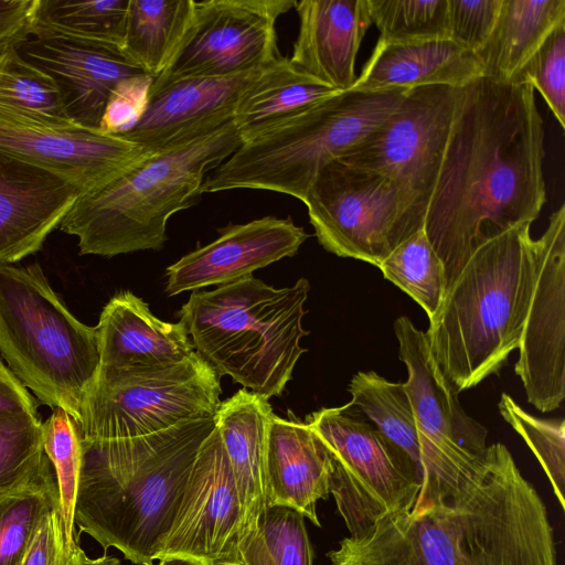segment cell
Segmentation results:
<instances>
[{"mask_svg": "<svg viewBox=\"0 0 565 565\" xmlns=\"http://www.w3.org/2000/svg\"><path fill=\"white\" fill-rule=\"evenodd\" d=\"M38 411H0V497L57 489Z\"/></svg>", "mask_w": 565, "mask_h": 565, "instance_id": "d6a6232c", "label": "cell"}, {"mask_svg": "<svg viewBox=\"0 0 565 565\" xmlns=\"http://www.w3.org/2000/svg\"><path fill=\"white\" fill-rule=\"evenodd\" d=\"M273 414L267 398L242 388L221 402L215 415L241 502V541L255 532L259 515L268 507L265 444Z\"/></svg>", "mask_w": 565, "mask_h": 565, "instance_id": "484cf974", "label": "cell"}, {"mask_svg": "<svg viewBox=\"0 0 565 565\" xmlns=\"http://www.w3.org/2000/svg\"><path fill=\"white\" fill-rule=\"evenodd\" d=\"M0 353L41 404L77 427L100 367L96 329L67 310L39 264L0 265Z\"/></svg>", "mask_w": 565, "mask_h": 565, "instance_id": "ba28073f", "label": "cell"}, {"mask_svg": "<svg viewBox=\"0 0 565 565\" xmlns=\"http://www.w3.org/2000/svg\"><path fill=\"white\" fill-rule=\"evenodd\" d=\"M0 150L65 179L81 195L103 188L148 152L99 129L43 127L4 119H0Z\"/></svg>", "mask_w": 565, "mask_h": 565, "instance_id": "e0dca14e", "label": "cell"}, {"mask_svg": "<svg viewBox=\"0 0 565 565\" xmlns=\"http://www.w3.org/2000/svg\"><path fill=\"white\" fill-rule=\"evenodd\" d=\"M331 455L305 423L271 415L265 444V477L268 505L299 511L320 526L317 502L328 499Z\"/></svg>", "mask_w": 565, "mask_h": 565, "instance_id": "cb8c5ba5", "label": "cell"}, {"mask_svg": "<svg viewBox=\"0 0 565 565\" xmlns=\"http://www.w3.org/2000/svg\"><path fill=\"white\" fill-rule=\"evenodd\" d=\"M367 7L385 42L449 39L448 0H367Z\"/></svg>", "mask_w": 565, "mask_h": 565, "instance_id": "d590c367", "label": "cell"}, {"mask_svg": "<svg viewBox=\"0 0 565 565\" xmlns=\"http://www.w3.org/2000/svg\"><path fill=\"white\" fill-rule=\"evenodd\" d=\"M482 76L477 53L450 39L409 43L379 39L351 89L409 90L427 85L460 88Z\"/></svg>", "mask_w": 565, "mask_h": 565, "instance_id": "d4e9b609", "label": "cell"}, {"mask_svg": "<svg viewBox=\"0 0 565 565\" xmlns=\"http://www.w3.org/2000/svg\"><path fill=\"white\" fill-rule=\"evenodd\" d=\"M338 93L281 55L244 93L233 124L244 141Z\"/></svg>", "mask_w": 565, "mask_h": 565, "instance_id": "83f0119b", "label": "cell"}, {"mask_svg": "<svg viewBox=\"0 0 565 565\" xmlns=\"http://www.w3.org/2000/svg\"><path fill=\"white\" fill-rule=\"evenodd\" d=\"M220 375L198 352L168 366H100L77 425L84 440L147 436L181 422L215 416Z\"/></svg>", "mask_w": 565, "mask_h": 565, "instance_id": "9c48e42d", "label": "cell"}, {"mask_svg": "<svg viewBox=\"0 0 565 565\" xmlns=\"http://www.w3.org/2000/svg\"><path fill=\"white\" fill-rule=\"evenodd\" d=\"M531 224L477 247L429 320L430 352L459 393L499 374L519 347L536 279Z\"/></svg>", "mask_w": 565, "mask_h": 565, "instance_id": "277c9868", "label": "cell"}, {"mask_svg": "<svg viewBox=\"0 0 565 565\" xmlns=\"http://www.w3.org/2000/svg\"><path fill=\"white\" fill-rule=\"evenodd\" d=\"M128 6L129 0H40L31 35L121 53Z\"/></svg>", "mask_w": 565, "mask_h": 565, "instance_id": "4dcf8cb0", "label": "cell"}, {"mask_svg": "<svg viewBox=\"0 0 565 565\" xmlns=\"http://www.w3.org/2000/svg\"><path fill=\"white\" fill-rule=\"evenodd\" d=\"M95 329L100 366L105 367L168 366L196 353L181 321L158 319L142 299L128 290L106 303Z\"/></svg>", "mask_w": 565, "mask_h": 565, "instance_id": "603a6c76", "label": "cell"}, {"mask_svg": "<svg viewBox=\"0 0 565 565\" xmlns=\"http://www.w3.org/2000/svg\"><path fill=\"white\" fill-rule=\"evenodd\" d=\"M502 0H448L449 39L478 52L489 39Z\"/></svg>", "mask_w": 565, "mask_h": 565, "instance_id": "b9f144b4", "label": "cell"}, {"mask_svg": "<svg viewBox=\"0 0 565 565\" xmlns=\"http://www.w3.org/2000/svg\"><path fill=\"white\" fill-rule=\"evenodd\" d=\"M43 446L56 476L60 514L68 542L76 539L74 512L78 475L82 461V443L78 429L62 408H54L42 424Z\"/></svg>", "mask_w": 565, "mask_h": 565, "instance_id": "8d00e7d4", "label": "cell"}, {"mask_svg": "<svg viewBox=\"0 0 565 565\" xmlns=\"http://www.w3.org/2000/svg\"><path fill=\"white\" fill-rule=\"evenodd\" d=\"M268 65L228 76L184 78L161 87L149 95L142 117L124 138L157 151L220 128L233 120L242 96Z\"/></svg>", "mask_w": 565, "mask_h": 565, "instance_id": "d6986e66", "label": "cell"}, {"mask_svg": "<svg viewBox=\"0 0 565 565\" xmlns=\"http://www.w3.org/2000/svg\"><path fill=\"white\" fill-rule=\"evenodd\" d=\"M153 78L139 73L120 81L108 97L99 130L124 138L142 117Z\"/></svg>", "mask_w": 565, "mask_h": 565, "instance_id": "60d3db41", "label": "cell"}, {"mask_svg": "<svg viewBox=\"0 0 565 565\" xmlns=\"http://www.w3.org/2000/svg\"><path fill=\"white\" fill-rule=\"evenodd\" d=\"M86 558L76 539L66 540L56 507L43 519L20 565H84Z\"/></svg>", "mask_w": 565, "mask_h": 565, "instance_id": "7bdbcfd3", "label": "cell"}, {"mask_svg": "<svg viewBox=\"0 0 565 565\" xmlns=\"http://www.w3.org/2000/svg\"><path fill=\"white\" fill-rule=\"evenodd\" d=\"M40 0H0V53L32 34Z\"/></svg>", "mask_w": 565, "mask_h": 565, "instance_id": "ee69618b", "label": "cell"}, {"mask_svg": "<svg viewBox=\"0 0 565 565\" xmlns=\"http://www.w3.org/2000/svg\"><path fill=\"white\" fill-rule=\"evenodd\" d=\"M215 416L188 419L141 437L84 440L74 522L105 551L153 565L178 512Z\"/></svg>", "mask_w": 565, "mask_h": 565, "instance_id": "3957f363", "label": "cell"}, {"mask_svg": "<svg viewBox=\"0 0 565 565\" xmlns=\"http://www.w3.org/2000/svg\"><path fill=\"white\" fill-rule=\"evenodd\" d=\"M510 83L537 89L565 128V23L550 33Z\"/></svg>", "mask_w": 565, "mask_h": 565, "instance_id": "ab89813d", "label": "cell"}, {"mask_svg": "<svg viewBox=\"0 0 565 565\" xmlns=\"http://www.w3.org/2000/svg\"><path fill=\"white\" fill-rule=\"evenodd\" d=\"M406 92L330 96L244 140L206 174L200 192L267 190L302 201L318 172L376 129Z\"/></svg>", "mask_w": 565, "mask_h": 565, "instance_id": "52a82bcc", "label": "cell"}, {"mask_svg": "<svg viewBox=\"0 0 565 565\" xmlns=\"http://www.w3.org/2000/svg\"><path fill=\"white\" fill-rule=\"evenodd\" d=\"M457 99L458 88L451 86L409 89L376 129L339 158L395 183L417 231L424 228Z\"/></svg>", "mask_w": 565, "mask_h": 565, "instance_id": "4fadbf2b", "label": "cell"}, {"mask_svg": "<svg viewBox=\"0 0 565 565\" xmlns=\"http://www.w3.org/2000/svg\"><path fill=\"white\" fill-rule=\"evenodd\" d=\"M242 511L220 431L202 443L159 558L181 556L202 565H243Z\"/></svg>", "mask_w": 565, "mask_h": 565, "instance_id": "2e32d148", "label": "cell"}, {"mask_svg": "<svg viewBox=\"0 0 565 565\" xmlns=\"http://www.w3.org/2000/svg\"><path fill=\"white\" fill-rule=\"evenodd\" d=\"M195 0H129L121 54L158 76L175 55L194 13Z\"/></svg>", "mask_w": 565, "mask_h": 565, "instance_id": "f1b7e54d", "label": "cell"}, {"mask_svg": "<svg viewBox=\"0 0 565 565\" xmlns=\"http://www.w3.org/2000/svg\"><path fill=\"white\" fill-rule=\"evenodd\" d=\"M349 392L350 404L397 448L420 487L423 445L404 383L390 382L374 371L358 372L351 379Z\"/></svg>", "mask_w": 565, "mask_h": 565, "instance_id": "f546056e", "label": "cell"}, {"mask_svg": "<svg viewBox=\"0 0 565 565\" xmlns=\"http://www.w3.org/2000/svg\"><path fill=\"white\" fill-rule=\"evenodd\" d=\"M306 424L331 455L330 493L350 536L414 509L420 487L409 465L354 406L321 408Z\"/></svg>", "mask_w": 565, "mask_h": 565, "instance_id": "8fae6325", "label": "cell"}, {"mask_svg": "<svg viewBox=\"0 0 565 565\" xmlns=\"http://www.w3.org/2000/svg\"><path fill=\"white\" fill-rule=\"evenodd\" d=\"M212 243L167 268L166 292L174 296L252 276L259 268L297 254L308 234L291 217L265 216L220 230Z\"/></svg>", "mask_w": 565, "mask_h": 565, "instance_id": "ac0fdd59", "label": "cell"}, {"mask_svg": "<svg viewBox=\"0 0 565 565\" xmlns=\"http://www.w3.org/2000/svg\"><path fill=\"white\" fill-rule=\"evenodd\" d=\"M536 243V279L519 342L515 373L527 401L546 413L565 397V205Z\"/></svg>", "mask_w": 565, "mask_h": 565, "instance_id": "9a60e30c", "label": "cell"}, {"mask_svg": "<svg viewBox=\"0 0 565 565\" xmlns=\"http://www.w3.org/2000/svg\"><path fill=\"white\" fill-rule=\"evenodd\" d=\"M292 0H204L194 2L190 28L150 93L191 77L228 76L266 66L281 56L276 23Z\"/></svg>", "mask_w": 565, "mask_h": 565, "instance_id": "5bb4252c", "label": "cell"}, {"mask_svg": "<svg viewBox=\"0 0 565 565\" xmlns=\"http://www.w3.org/2000/svg\"><path fill=\"white\" fill-rule=\"evenodd\" d=\"M327 556L333 565H557L544 502L501 443L452 495L386 515Z\"/></svg>", "mask_w": 565, "mask_h": 565, "instance_id": "7a4b0ae2", "label": "cell"}, {"mask_svg": "<svg viewBox=\"0 0 565 565\" xmlns=\"http://www.w3.org/2000/svg\"><path fill=\"white\" fill-rule=\"evenodd\" d=\"M309 281L276 289L253 276L195 290L178 316L196 352L221 375L267 399L282 393L306 351L299 341Z\"/></svg>", "mask_w": 565, "mask_h": 565, "instance_id": "8992f818", "label": "cell"}, {"mask_svg": "<svg viewBox=\"0 0 565 565\" xmlns=\"http://www.w3.org/2000/svg\"><path fill=\"white\" fill-rule=\"evenodd\" d=\"M243 142L233 120L148 151L103 188L79 195L58 228L78 238L81 255L113 257L163 247L167 223L201 195L206 174Z\"/></svg>", "mask_w": 565, "mask_h": 565, "instance_id": "5b68a950", "label": "cell"}, {"mask_svg": "<svg viewBox=\"0 0 565 565\" xmlns=\"http://www.w3.org/2000/svg\"><path fill=\"white\" fill-rule=\"evenodd\" d=\"M17 51L54 79L72 121L90 129H99L115 86L143 73L120 52L58 38L30 35Z\"/></svg>", "mask_w": 565, "mask_h": 565, "instance_id": "44dd1931", "label": "cell"}, {"mask_svg": "<svg viewBox=\"0 0 565 565\" xmlns=\"http://www.w3.org/2000/svg\"><path fill=\"white\" fill-rule=\"evenodd\" d=\"M394 332L423 445L417 510L452 495L481 468L487 429L461 407L459 392L436 364L426 333L406 316L396 319Z\"/></svg>", "mask_w": 565, "mask_h": 565, "instance_id": "30bf717a", "label": "cell"}, {"mask_svg": "<svg viewBox=\"0 0 565 565\" xmlns=\"http://www.w3.org/2000/svg\"><path fill=\"white\" fill-rule=\"evenodd\" d=\"M79 195L65 179L0 150V265L40 250Z\"/></svg>", "mask_w": 565, "mask_h": 565, "instance_id": "ffe728a7", "label": "cell"}, {"mask_svg": "<svg viewBox=\"0 0 565 565\" xmlns=\"http://www.w3.org/2000/svg\"><path fill=\"white\" fill-rule=\"evenodd\" d=\"M562 23L565 0H502L494 28L477 52L483 77L510 83Z\"/></svg>", "mask_w": 565, "mask_h": 565, "instance_id": "4316f807", "label": "cell"}, {"mask_svg": "<svg viewBox=\"0 0 565 565\" xmlns=\"http://www.w3.org/2000/svg\"><path fill=\"white\" fill-rule=\"evenodd\" d=\"M158 565H202L195 561L190 558L181 557V556H167L159 559Z\"/></svg>", "mask_w": 565, "mask_h": 565, "instance_id": "bcb514c9", "label": "cell"}, {"mask_svg": "<svg viewBox=\"0 0 565 565\" xmlns=\"http://www.w3.org/2000/svg\"><path fill=\"white\" fill-rule=\"evenodd\" d=\"M38 401L0 360V411H38Z\"/></svg>", "mask_w": 565, "mask_h": 565, "instance_id": "f6af8a7d", "label": "cell"}, {"mask_svg": "<svg viewBox=\"0 0 565 565\" xmlns=\"http://www.w3.org/2000/svg\"><path fill=\"white\" fill-rule=\"evenodd\" d=\"M544 127L527 85L487 77L458 88L424 231L446 290L482 243L533 223L546 202Z\"/></svg>", "mask_w": 565, "mask_h": 565, "instance_id": "6da1fadb", "label": "cell"}, {"mask_svg": "<svg viewBox=\"0 0 565 565\" xmlns=\"http://www.w3.org/2000/svg\"><path fill=\"white\" fill-rule=\"evenodd\" d=\"M503 419L524 439L546 473L553 491L565 509V422L539 418L503 393L499 402Z\"/></svg>", "mask_w": 565, "mask_h": 565, "instance_id": "74e56055", "label": "cell"}, {"mask_svg": "<svg viewBox=\"0 0 565 565\" xmlns=\"http://www.w3.org/2000/svg\"><path fill=\"white\" fill-rule=\"evenodd\" d=\"M377 267L385 279L425 310L429 320L436 316L446 292L445 268L424 228L397 245Z\"/></svg>", "mask_w": 565, "mask_h": 565, "instance_id": "e575fe53", "label": "cell"}, {"mask_svg": "<svg viewBox=\"0 0 565 565\" xmlns=\"http://www.w3.org/2000/svg\"><path fill=\"white\" fill-rule=\"evenodd\" d=\"M60 507L58 490L0 497V565H20L46 514Z\"/></svg>", "mask_w": 565, "mask_h": 565, "instance_id": "f35d334b", "label": "cell"}, {"mask_svg": "<svg viewBox=\"0 0 565 565\" xmlns=\"http://www.w3.org/2000/svg\"><path fill=\"white\" fill-rule=\"evenodd\" d=\"M302 202L326 250L376 267L418 232L395 183L339 159L318 172Z\"/></svg>", "mask_w": 565, "mask_h": 565, "instance_id": "7c38bea8", "label": "cell"}, {"mask_svg": "<svg viewBox=\"0 0 565 565\" xmlns=\"http://www.w3.org/2000/svg\"><path fill=\"white\" fill-rule=\"evenodd\" d=\"M294 8L299 30L290 62L333 89H351L356 55L372 24L367 0H301Z\"/></svg>", "mask_w": 565, "mask_h": 565, "instance_id": "7402d4cb", "label": "cell"}, {"mask_svg": "<svg viewBox=\"0 0 565 565\" xmlns=\"http://www.w3.org/2000/svg\"><path fill=\"white\" fill-rule=\"evenodd\" d=\"M0 119L23 125L78 126L67 116L54 79L11 46L0 53Z\"/></svg>", "mask_w": 565, "mask_h": 565, "instance_id": "1f68e13d", "label": "cell"}, {"mask_svg": "<svg viewBox=\"0 0 565 565\" xmlns=\"http://www.w3.org/2000/svg\"><path fill=\"white\" fill-rule=\"evenodd\" d=\"M84 565H121V564L118 558L104 555V556L95 558V559L88 558V556H87Z\"/></svg>", "mask_w": 565, "mask_h": 565, "instance_id": "7dc6e473", "label": "cell"}, {"mask_svg": "<svg viewBox=\"0 0 565 565\" xmlns=\"http://www.w3.org/2000/svg\"><path fill=\"white\" fill-rule=\"evenodd\" d=\"M243 565H312L305 516L285 505H268L256 530L239 543Z\"/></svg>", "mask_w": 565, "mask_h": 565, "instance_id": "836d02e7", "label": "cell"}]
</instances>
